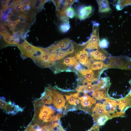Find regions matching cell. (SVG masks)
<instances>
[{"instance_id":"6da1fadb","label":"cell","mask_w":131,"mask_h":131,"mask_svg":"<svg viewBox=\"0 0 131 131\" xmlns=\"http://www.w3.org/2000/svg\"><path fill=\"white\" fill-rule=\"evenodd\" d=\"M104 64L105 69L114 68L130 70L131 69V58L124 56L110 57Z\"/></svg>"},{"instance_id":"7a4b0ae2","label":"cell","mask_w":131,"mask_h":131,"mask_svg":"<svg viewBox=\"0 0 131 131\" xmlns=\"http://www.w3.org/2000/svg\"><path fill=\"white\" fill-rule=\"evenodd\" d=\"M31 58L37 65L42 68L50 67L55 61L44 49L41 47H38Z\"/></svg>"},{"instance_id":"3957f363","label":"cell","mask_w":131,"mask_h":131,"mask_svg":"<svg viewBox=\"0 0 131 131\" xmlns=\"http://www.w3.org/2000/svg\"><path fill=\"white\" fill-rule=\"evenodd\" d=\"M35 105V120L47 123L51 121L55 117V111L51 107L45 105L40 106Z\"/></svg>"},{"instance_id":"277c9868","label":"cell","mask_w":131,"mask_h":131,"mask_svg":"<svg viewBox=\"0 0 131 131\" xmlns=\"http://www.w3.org/2000/svg\"><path fill=\"white\" fill-rule=\"evenodd\" d=\"M99 24L94 23L93 24V30L90 37L85 45V49L89 50H96L100 47V40L99 32Z\"/></svg>"},{"instance_id":"5b68a950","label":"cell","mask_w":131,"mask_h":131,"mask_svg":"<svg viewBox=\"0 0 131 131\" xmlns=\"http://www.w3.org/2000/svg\"><path fill=\"white\" fill-rule=\"evenodd\" d=\"M17 47L24 58H31L38 47L30 44L25 40L19 43Z\"/></svg>"},{"instance_id":"8992f818","label":"cell","mask_w":131,"mask_h":131,"mask_svg":"<svg viewBox=\"0 0 131 131\" xmlns=\"http://www.w3.org/2000/svg\"><path fill=\"white\" fill-rule=\"evenodd\" d=\"M109 56V54L101 47L91 52L90 53L91 60L95 62L104 60Z\"/></svg>"},{"instance_id":"52a82bcc","label":"cell","mask_w":131,"mask_h":131,"mask_svg":"<svg viewBox=\"0 0 131 131\" xmlns=\"http://www.w3.org/2000/svg\"><path fill=\"white\" fill-rule=\"evenodd\" d=\"M53 95V103L55 107L60 110L64 107L65 100L63 95L53 89H51Z\"/></svg>"},{"instance_id":"ba28073f","label":"cell","mask_w":131,"mask_h":131,"mask_svg":"<svg viewBox=\"0 0 131 131\" xmlns=\"http://www.w3.org/2000/svg\"><path fill=\"white\" fill-rule=\"evenodd\" d=\"M79 73L83 77L84 79L82 83L84 84L89 82H93L98 81L99 79L95 77L94 73L90 68L82 69Z\"/></svg>"},{"instance_id":"9c48e42d","label":"cell","mask_w":131,"mask_h":131,"mask_svg":"<svg viewBox=\"0 0 131 131\" xmlns=\"http://www.w3.org/2000/svg\"><path fill=\"white\" fill-rule=\"evenodd\" d=\"M75 56L80 63L90 67L91 62L89 58L88 53L85 49H82L78 52Z\"/></svg>"},{"instance_id":"30bf717a","label":"cell","mask_w":131,"mask_h":131,"mask_svg":"<svg viewBox=\"0 0 131 131\" xmlns=\"http://www.w3.org/2000/svg\"><path fill=\"white\" fill-rule=\"evenodd\" d=\"M95 83L92 82H89L80 86L76 89L78 92H82L88 94L89 92H93L100 90L98 85V82Z\"/></svg>"},{"instance_id":"8fae6325","label":"cell","mask_w":131,"mask_h":131,"mask_svg":"<svg viewBox=\"0 0 131 131\" xmlns=\"http://www.w3.org/2000/svg\"><path fill=\"white\" fill-rule=\"evenodd\" d=\"M53 95L51 89L49 87L46 88L42 95L39 102L47 104H50L53 102Z\"/></svg>"},{"instance_id":"7c38bea8","label":"cell","mask_w":131,"mask_h":131,"mask_svg":"<svg viewBox=\"0 0 131 131\" xmlns=\"http://www.w3.org/2000/svg\"><path fill=\"white\" fill-rule=\"evenodd\" d=\"M93 12V7L91 6L82 7L78 11V17L81 20H84L90 16Z\"/></svg>"},{"instance_id":"4fadbf2b","label":"cell","mask_w":131,"mask_h":131,"mask_svg":"<svg viewBox=\"0 0 131 131\" xmlns=\"http://www.w3.org/2000/svg\"><path fill=\"white\" fill-rule=\"evenodd\" d=\"M99 12L101 14H105L110 13L111 11L109 1L107 0H97Z\"/></svg>"},{"instance_id":"5bb4252c","label":"cell","mask_w":131,"mask_h":131,"mask_svg":"<svg viewBox=\"0 0 131 131\" xmlns=\"http://www.w3.org/2000/svg\"><path fill=\"white\" fill-rule=\"evenodd\" d=\"M16 106L9 104L3 100L0 99V108L9 114H13L16 111H19L20 108Z\"/></svg>"},{"instance_id":"9a60e30c","label":"cell","mask_w":131,"mask_h":131,"mask_svg":"<svg viewBox=\"0 0 131 131\" xmlns=\"http://www.w3.org/2000/svg\"><path fill=\"white\" fill-rule=\"evenodd\" d=\"M58 48L61 50H66L70 48L73 45L70 40L66 38L57 42L55 44Z\"/></svg>"},{"instance_id":"2e32d148","label":"cell","mask_w":131,"mask_h":131,"mask_svg":"<svg viewBox=\"0 0 131 131\" xmlns=\"http://www.w3.org/2000/svg\"><path fill=\"white\" fill-rule=\"evenodd\" d=\"M44 51L48 53L54 59L57 60L58 54L60 50L55 45H52L45 49Z\"/></svg>"},{"instance_id":"e0dca14e","label":"cell","mask_w":131,"mask_h":131,"mask_svg":"<svg viewBox=\"0 0 131 131\" xmlns=\"http://www.w3.org/2000/svg\"><path fill=\"white\" fill-rule=\"evenodd\" d=\"M62 64L65 66H74L75 67L79 65L76 56L65 58L62 60Z\"/></svg>"},{"instance_id":"ac0fdd59","label":"cell","mask_w":131,"mask_h":131,"mask_svg":"<svg viewBox=\"0 0 131 131\" xmlns=\"http://www.w3.org/2000/svg\"><path fill=\"white\" fill-rule=\"evenodd\" d=\"M57 15L59 20L63 23H69L66 10L62 8L57 10Z\"/></svg>"},{"instance_id":"d6986e66","label":"cell","mask_w":131,"mask_h":131,"mask_svg":"<svg viewBox=\"0 0 131 131\" xmlns=\"http://www.w3.org/2000/svg\"><path fill=\"white\" fill-rule=\"evenodd\" d=\"M90 69L93 70H97L101 69H105L104 63L102 61L94 62L91 64Z\"/></svg>"},{"instance_id":"ffe728a7","label":"cell","mask_w":131,"mask_h":131,"mask_svg":"<svg viewBox=\"0 0 131 131\" xmlns=\"http://www.w3.org/2000/svg\"><path fill=\"white\" fill-rule=\"evenodd\" d=\"M131 4V0H118L116 5V7L118 10H121L125 6Z\"/></svg>"},{"instance_id":"44dd1931","label":"cell","mask_w":131,"mask_h":131,"mask_svg":"<svg viewBox=\"0 0 131 131\" xmlns=\"http://www.w3.org/2000/svg\"><path fill=\"white\" fill-rule=\"evenodd\" d=\"M64 115L63 114L60 113L58 114L55 116L52 120V124L50 125L51 127L53 129L59 125V119L60 118L63 116Z\"/></svg>"},{"instance_id":"7402d4cb","label":"cell","mask_w":131,"mask_h":131,"mask_svg":"<svg viewBox=\"0 0 131 131\" xmlns=\"http://www.w3.org/2000/svg\"><path fill=\"white\" fill-rule=\"evenodd\" d=\"M66 100L71 105H76L80 103V100L78 99L75 98L71 95L65 96Z\"/></svg>"},{"instance_id":"603a6c76","label":"cell","mask_w":131,"mask_h":131,"mask_svg":"<svg viewBox=\"0 0 131 131\" xmlns=\"http://www.w3.org/2000/svg\"><path fill=\"white\" fill-rule=\"evenodd\" d=\"M46 0H36L33 1L32 7L35 8H39L42 7Z\"/></svg>"},{"instance_id":"cb8c5ba5","label":"cell","mask_w":131,"mask_h":131,"mask_svg":"<svg viewBox=\"0 0 131 131\" xmlns=\"http://www.w3.org/2000/svg\"><path fill=\"white\" fill-rule=\"evenodd\" d=\"M71 54H72V53L69 50H63L60 49L58 54L57 60H58L61 59L68 55Z\"/></svg>"},{"instance_id":"d4e9b609","label":"cell","mask_w":131,"mask_h":131,"mask_svg":"<svg viewBox=\"0 0 131 131\" xmlns=\"http://www.w3.org/2000/svg\"><path fill=\"white\" fill-rule=\"evenodd\" d=\"M70 27L69 23H63L60 26L59 29L62 32L65 33L68 31Z\"/></svg>"},{"instance_id":"484cf974","label":"cell","mask_w":131,"mask_h":131,"mask_svg":"<svg viewBox=\"0 0 131 131\" xmlns=\"http://www.w3.org/2000/svg\"><path fill=\"white\" fill-rule=\"evenodd\" d=\"M66 12L67 16L69 18H72L75 15V13L74 9L70 7L66 9Z\"/></svg>"},{"instance_id":"4316f807","label":"cell","mask_w":131,"mask_h":131,"mask_svg":"<svg viewBox=\"0 0 131 131\" xmlns=\"http://www.w3.org/2000/svg\"><path fill=\"white\" fill-rule=\"evenodd\" d=\"M75 0H66L64 2L63 7L62 8L67 9L69 8L71 5L75 2Z\"/></svg>"},{"instance_id":"83f0119b","label":"cell","mask_w":131,"mask_h":131,"mask_svg":"<svg viewBox=\"0 0 131 131\" xmlns=\"http://www.w3.org/2000/svg\"><path fill=\"white\" fill-rule=\"evenodd\" d=\"M0 34L4 36H8L10 35V34L7 32L6 28L3 25H0Z\"/></svg>"},{"instance_id":"f1b7e54d","label":"cell","mask_w":131,"mask_h":131,"mask_svg":"<svg viewBox=\"0 0 131 131\" xmlns=\"http://www.w3.org/2000/svg\"><path fill=\"white\" fill-rule=\"evenodd\" d=\"M108 42L106 39H103L100 41V47L102 48H108Z\"/></svg>"},{"instance_id":"f546056e","label":"cell","mask_w":131,"mask_h":131,"mask_svg":"<svg viewBox=\"0 0 131 131\" xmlns=\"http://www.w3.org/2000/svg\"><path fill=\"white\" fill-rule=\"evenodd\" d=\"M14 37L13 36H6L4 37L3 39L9 45L10 42L11 40Z\"/></svg>"},{"instance_id":"4dcf8cb0","label":"cell","mask_w":131,"mask_h":131,"mask_svg":"<svg viewBox=\"0 0 131 131\" xmlns=\"http://www.w3.org/2000/svg\"><path fill=\"white\" fill-rule=\"evenodd\" d=\"M87 131H99V126L95 124L90 129Z\"/></svg>"},{"instance_id":"1f68e13d","label":"cell","mask_w":131,"mask_h":131,"mask_svg":"<svg viewBox=\"0 0 131 131\" xmlns=\"http://www.w3.org/2000/svg\"><path fill=\"white\" fill-rule=\"evenodd\" d=\"M26 17L25 15L24 14H21L19 16V19L17 20L18 22L24 23L26 21Z\"/></svg>"},{"instance_id":"d6a6232c","label":"cell","mask_w":131,"mask_h":131,"mask_svg":"<svg viewBox=\"0 0 131 131\" xmlns=\"http://www.w3.org/2000/svg\"><path fill=\"white\" fill-rule=\"evenodd\" d=\"M29 3H24L22 5V11H27L29 8L30 5Z\"/></svg>"},{"instance_id":"836d02e7","label":"cell","mask_w":131,"mask_h":131,"mask_svg":"<svg viewBox=\"0 0 131 131\" xmlns=\"http://www.w3.org/2000/svg\"><path fill=\"white\" fill-rule=\"evenodd\" d=\"M16 11L19 12L22 11V5L18 4L14 7Z\"/></svg>"},{"instance_id":"e575fe53","label":"cell","mask_w":131,"mask_h":131,"mask_svg":"<svg viewBox=\"0 0 131 131\" xmlns=\"http://www.w3.org/2000/svg\"><path fill=\"white\" fill-rule=\"evenodd\" d=\"M8 0H2L1 1V3L2 6L4 8L7 7V5Z\"/></svg>"},{"instance_id":"d590c367","label":"cell","mask_w":131,"mask_h":131,"mask_svg":"<svg viewBox=\"0 0 131 131\" xmlns=\"http://www.w3.org/2000/svg\"><path fill=\"white\" fill-rule=\"evenodd\" d=\"M65 131L60 126H59L57 127V129L56 131Z\"/></svg>"},{"instance_id":"8d00e7d4","label":"cell","mask_w":131,"mask_h":131,"mask_svg":"<svg viewBox=\"0 0 131 131\" xmlns=\"http://www.w3.org/2000/svg\"><path fill=\"white\" fill-rule=\"evenodd\" d=\"M18 22L17 20H15L13 21V25L14 26H16Z\"/></svg>"},{"instance_id":"74e56055","label":"cell","mask_w":131,"mask_h":131,"mask_svg":"<svg viewBox=\"0 0 131 131\" xmlns=\"http://www.w3.org/2000/svg\"><path fill=\"white\" fill-rule=\"evenodd\" d=\"M13 21L11 20H9L8 22V24L10 25H13Z\"/></svg>"}]
</instances>
